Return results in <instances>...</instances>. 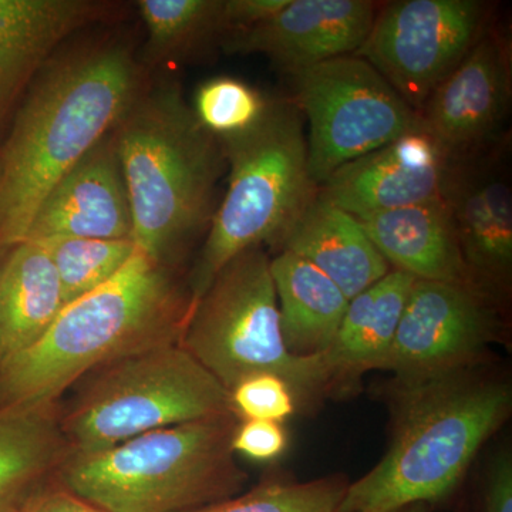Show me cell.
<instances>
[{
	"label": "cell",
	"mask_w": 512,
	"mask_h": 512,
	"mask_svg": "<svg viewBox=\"0 0 512 512\" xmlns=\"http://www.w3.org/2000/svg\"><path fill=\"white\" fill-rule=\"evenodd\" d=\"M269 268L286 349L298 357L322 356L335 340L349 299L316 266L286 249L271 258Z\"/></svg>",
	"instance_id": "cell-23"
},
{
	"label": "cell",
	"mask_w": 512,
	"mask_h": 512,
	"mask_svg": "<svg viewBox=\"0 0 512 512\" xmlns=\"http://www.w3.org/2000/svg\"><path fill=\"white\" fill-rule=\"evenodd\" d=\"M464 261L476 284L497 299L512 272L510 141L451 157L443 195Z\"/></svg>",
	"instance_id": "cell-12"
},
{
	"label": "cell",
	"mask_w": 512,
	"mask_h": 512,
	"mask_svg": "<svg viewBox=\"0 0 512 512\" xmlns=\"http://www.w3.org/2000/svg\"><path fill=\"white\" fill-rule=\"evenodd\" d=\"M136 5L147 33L143 66L195 62L227 42L224 0H140Z\"/></svg>",
	"instance_id": "cell-24"
},
{
	"label": "cell",
	"mask_w": 512,
	"mask_h": 512,
	"mask_svg": "<svg viewBox=\"0 0 512 512\" xmlns=\"http://www.w3.org/2000/svg\"><path fill=\"white\" fill-rule=\"evenodd\" d=\"M66 302L45 248L25 241L0 255V365L35 345Z\"/></svg>",
	"instance_id": "cell-21"
},
{
	"label": "cell",
	"mask_w": 512,
	"mask_h": 512,
	"mask_svg": "<svg viewBox=\"0 0 512 512\" xmlns=\"http://www.w3.org/2000/svg\"><path fill=\"white\" fill-rule=\"evenodd\" d=\"M356 218L390 268L417 281L478 286L443 198Z\"/></svg>",
	"instance_id": "cell-18"
},
{
	"label": "cell",
	"mask_w": 512,
	"mask_h": 512,
	"mask_svg": "<svg viewBox=\"0 0 512 512\" xmlns=\"http://www.w3.org/2000/svg\"><path fill=\"white\" fill-rule=\"evenodd\" d=\"M264 248L235 256L192 303L180 345L231 392L249 376L269 373L291 387L296 404L311 406L335 387L322 356L286 349Z\"/></svg>",
	"instance_id": "cell-7"
},
{
	"label": "cell",
	"mask_w": 512,
	"mask_h": 512,
	"mask_svg": "<svg viewBox=\"0 0 512 512\" xmlns=\"http://www.w3.org/2000/svg\"><path fill=\"white\" fill-rule=\"evenodd\" d=\"M379 8L370 0H289L274 18L228 40L222 52L259 53L291 74L355 55Z\"/></svg>",
	"instance_id": "cell-15"
},
{
	"label": "cell",
	"mask_w": 512,
	"mask_h": 512,
	"mask_svg": "<svg viewBox=\"0 0 512 512\" xmlns=\"http://www.w3.org/2000/svg\"><path fill=\"white\" fill-rule=\"evenodd\" d=\"M67 454L56 403L0 407V512H25Z\"/></svg>",
	"instance_id": "cell-20"
},
{
	"label": "cell",
	"mask_w": 512,
	"mask_h": 512,
	"mask_svg": "<svg viewBox=\"0 0 512 512\" xmlns=\"http://www.w3.org/2000/svg\"><path fill=\"white\" fill-rule=\"evenodd\" d=\"M126 180L133 239L173 268L207 234L217 185L227 170L220 138L210 133L173 79L146 82L113 128Z\"/></svg>",
	"instance_id": "cell-2"
},
{
	"label": "cell",
	"mask_w": 512,
	"mask_h": 512,
	"mask_svg": "<svg viewBox=\"0 0 512 512\" xmlns=\"http://www.w3.org/2000/svg\"><path fill=\"white\" fill-rule=\"evenodd\" d=\"M348 485L342 477L308 483L269 481L247 493L187 512H338Z\"/></svg>",
	"instance_id": "cell-26"
},
{
	"label": "cell",
	"mask_w": 512,
	"mask_h": 512,
	"mask_svg": "<svg viewBox=\"0 0 512 512\" xmlns=\"http://www.w3.org/2000/svg\"><path fill=\"white\" fill-rule=\"evenodd\" d=\"M229 397L235 416L242 420L284 423L298 409L288 383L269 373L247 377L229 392Z\"/></svg>",
	"instance_id": "cell-28"
},
{
	"label": "cell",
	"mask_w": 512,
	"mask_h": 512,
	"mask_svg": "<svg viewBox=\"0 0 512 512\" xmlns=\"http://www.w3.org/2000/svg\"><path fill=\"white\" fill-rule=\"evenodd\" d=\"M60 413L69 453H93L178 424L235 416L229 392L180 345L164 342L84 377Z\"/></svg>",
	"instance_id": "cell-8"
},
{
	"label": "cell",
	"mask_w": 512,
	"mask_h": 512,
	"mask_svg": "<svg viewBox=\"0 0 512 512\" xmlns=\"http://www.w3.org/2000/svg\"><path fill=\"white\" fill-rule=\"evenodd\" d=\"M146 82L143 64L117 40L55 55L36 74L0 154V255L25 241L46 195Z\"/></svg>",
	"instance_id": "cell-1"
},
{
	"label": "cell",
	"mask_w": 512,
	"mask_h": 512,
	"mask_svg": "<svg viewBox=\"0 0 512 512\" xmlns=\"http://www.w3.org/2000/svg\"><path fill=\"white\" fill-rule=\"evenodd\" d=\"M498 330L497 299L484 289L416 281L382 370L396 383L473 370Z\"/></svg>",
	"instance_id": "cell-11"
},
{
	"label": "cell",
	"mask_w": 512,
	"mask_h": 512,
	"mask_svg": "<svg viewBox=\"0 0 512 512\" xmlns=\"http://www.w3.org/2000/svg\"><path fill=\"white\" fill-rule=\"evenodd\" d=\"M269 100L248 83L221 76L198 87L192 110L202 126L220 138L254 126L265 113Z\"/></svg>",
	"instance_id": "cell-27"
},
{
	"label": "cell",
	"mask_w": 512,
	"mask_h": 512,
	"mask_svg": "<svg viewBox=\"0 0 512 512\" xmlns=\"http://www.w3.org/2000/svg\"><path fill=\"white\" fill-rule=\"evenodd\" d=\"M237 416L178 424L106 450L69 453L56 483L107 512H187L241 493Z\"/></svg>",
	"instance_id": "cell-5"
},
{
	"label": "cell",
	"mask_w": 512,
	"mask_h": 512,
	"mask_svg": "<svg viewBox=\"0 0 512 512\" xmlns=\"http://www.w3.org/2000/svg\"><path fill=\"white\" fill-rule=\"evenodd\" d=\"M483 512H512V456L503 450L493 458L485 474Z\"/></svg>",
	"instance_id": "cell-31"
},
{
	"label": "cell",
	"mask_w": 512,
	"mask_h": 512,
	"mask_svg": "<svg viewBox=\"0 0 512 512\" xmlns=\"http://www.w3.org/2000/svg\"><path fill=\"white\" fill-rule=\"evenodd\" d=\"M288 447L284 424L269 420H242L232 437V450L249 460L268 463L281 457Z\"/></svg>",
	"instance_id": "cell-29"
},
{
	"label": "cell",
	"mask_w": 512,
	"mask_h": 512,
	"mask_svg": "<svg viewBox=\"0 0 512 512\" xmlns=\"http://www.w3.org/2000/svg\"><path fill=\"white\" fill-rule=\"evenodd\" d=\"M289 76V101L308 119L309 171L318 188L343 165L423 128L420 114L355 55Z\"/></svg>",
	"instance_id": "cell-9"
},
{
	"label": "cell",
	"mask_w": 512,
	"mask_h": 512,
	"mask_svg": "<svg viewBox=\"0 0 512 512\" xmlns=\"http://www.w3.org/2000/svg\"><path fill=\"white\" fill-rule=\"evenodd\" d=\"M416 281L412 275L390 269L350 299L335 340L322 355L335 386L369 370H382Z\"/></svg>",
	"instance_id": "cell-22"
},
{
	"label": "cell",
	"mask_w": 512,
	"mask_h": 512,
	"mask_svg": "<svg viewBox=\"0 0 512 512\" xmlns=\"http://www.w3.org/2000/svg\"><path fill=\"white\" fill-rule=\"evenodd\" d=\"M511 56V40L493 22L421 107L424 130L450 157L473 153L505 137L512 97Z\"/></svg>",
	"instance_id": "cell-13"
},
{
	"label": "cell",
	"mask_w": 512,
	"mask_h": 512,
	"mask_svg": "<svg viewBox=\"0 0 512 512\" xmlns=\"http://www.w3.org/2000/svg\"><path fill=\"white\" fill-rule=\"evenodd\" d=\"M133 231L130 198L111 130L46 195L25 241L133 239Z\"/></svg>",
	"instance_id": "cell-16"
},
{
	"label": "cell",
	"mask_w": 512,
	"mask_h": 512,
	"mask_svg": "<svg viewBox=\"0 0 512 512\" xmlns=\"http://www.w3.org/2000/svg\"><path fill=\"white\" fill-rule=\"evenodd\" d=\"M289 0H224V19L228 40L274 18ZM225 42V43H227ZM225 46V45H224ZM224 49V47H222Z\"/></svg>",
	"instance_id": "cell-30"
},
{
	"label": "cell",
	"mask_w": 512,
	"mask_h": 512,
	"mask_svg": "<svg viewBox=\"0 0 512 512\" xmlns=\"http://www.w3.org/2000/svg\"><path fill=\"white\" fill-rule=\"evenodd\" d=\"M387 512H429V505L426 504H413L407 507L396 508V510Z\"/></svg>",
	"instance_id": "cell-33"
},
{
	"label": "cell",
	"mask_w": 512,
	"mask_h": 512,
	"mask_svg": "<svg viewBox=\"0 0 512 512\" xmlns=\"http://www.w3.org/2000/svg\"><path fill=\"white\" fill-rule=\"evenodd\" d=\"M37 244L55 266L66 305L116 278L138 251L133 239L50 238Z\"/></svg>",
	"instance_id": "cell-25"
},
{
	"label": "cell",
	"mask_w": 512,
	"mask_h": 512,
	"mask_svg": "<svg viewBox=\"0 0 512 512\" xmlns=\"http://www.w3.org/2000/svg\"><path fill=\"white\" fill-rule=\"evenodd\" d=\"M511 410L510 384L473 370L397 383L392 443L366 476L348 485L338 512H387L446 500Z\"/></svg>",
	"instance_id": "cell-4"
},
{
	"label": "cell",
	"mask_w": 512,
	"mask_h": 512,
	"mask_svg": "<svg viewBox=\"0 0 512 512\" xmlns=\"http://www.w3.org/2000/svg\"><path fill=\"white\" fill-rule=\"evenodd\" d=\"M190 289L138 249L116 278L67 303L35 345L0 365V407L56 403L94 370L164 342H180Z\"/></svg>",
	"instance_id": "cell-3"
},
{
	"label": "cell",
	"mask_w": 512,
	"mask_h": 512,
	"mask_svg": "<svg viewBox=\"0 0 512 512\" xmlns=\"http://www.w3.org/2000/svg\"><path fill=\"white\" fill-rule=\"evenodd\" d=\"M109 9L87 0H0V119L57 47Z\"/></svg>",
	"instance_id": "cell-17"
},
{
	"label": "cell",
	"mask_w": 512,
	"mask_h": 512,
	"mask_svg": "<svg viewBox=\"0 0 512 512\" xmlns=\"http://www.w3.org/2000/svg\"><path fill=\"white\" fill-rule=\"evenodd\" d=\"M279 248L316 266L349 301L392 269L355 215L319 194L293 221Z\"/></svg>",
	"instance_id": "cell-19"
},
{
	"label": "cell",
	"mask_w": 512,
	"mask_h": 512,
	"mask_svg": "<svg viewBox=\"0 0 512 512\" xmlns=\"http://www.w3.org/2000/svg\"><path fill=\"white\" fill-rule=\"evenodd\" d=\"M220 143L228 187L192 269L191 305L235 256L281 244L319 190L309 171L302 114L289 99L269 100L254 126Z\"/></svg>",
	"instance_id": "cell-6"
},
{
	"label": "cell",
	"mask_w": 512,
	"mask_h": 512,
	"mask_svg": "<svg viewBox=\"0 0 512 512\" xmlns=\"http://www.w3.org/2000/svg\"><path fill=\"white\" fill-rule=\"evenodd\" d=\"M450 161L420 128L343 165L318 194L355 217L410 207L441 198Z\"/></svg>",
	"instance_id": "cell-14"
},
{
	"label": "cell",
	"mask_w": 512,
	"mask_h": 512,
	"mask_svg": "<svg viewBox=\"0 0 512 512\" xmlns=\"http://www.w3.org/2000/svg\"><path fill=\"white\" fill-rule=\"evenodd\" d=\"M25 512H107L77 497L62 485H50L42 494L37 495Z\"/></svg>",
	"instance_id": "cell-32"
},
{
	"label": "cell",
	"mask_w": 512,
	"mask_h": 512,
	"mask_svg": "<svg viewBox=\"0 0 512 512\" xmlns=\"http://www.w3.org/2000/svg\"><path fill=\"white\" fill-rule=\"evenodd\" d=\"M483 0H397L383 3L355 56L382 74L420 114L431 92L493 25Z\"/></svg>",
	"instance_id": "cell-10"
}]
</instances>
